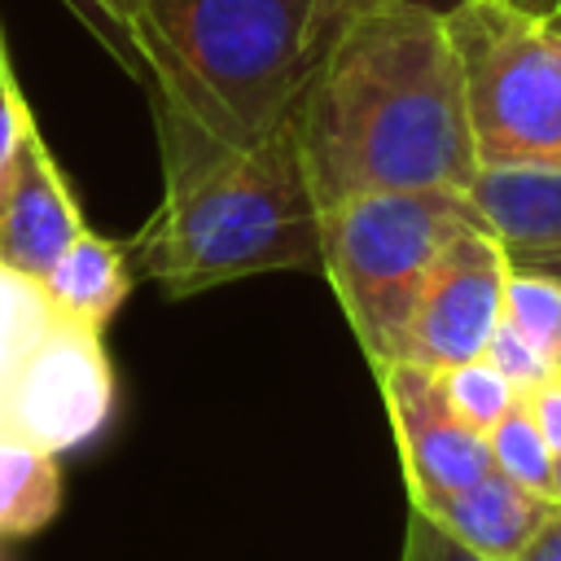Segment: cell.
Segmentation results:
<instances>
[{"label": "cell", "mask_w": 561, "mask_h": 561, "mask_svg": "<svg viewBox=\"0 0 561 561\" xmlns=\"http://www.w3.org/2000/svg\"><path fill=\"white\" fill-rule=\"evenodd\" d=\"M316 206L381 188H469L478 171L447 9L351 0L294 114Z\"/></svg>", "instance_id": "6da1fadb"}, {"label": "cell", "mask_w": 561, "mask_h": 561, "mask_svg": "<svg viewBox=\"0 0 561 561\" xmlns=\"http://www.w3.org/2000/svg\"><path fill=\"white\" fill-rule=\"evenodd\" d=\"M149 105L167 180L136 237V259L153 285L188 298L263 272L320 267V206L289 123L232 145L158 101Z\"/></svg>", "instance_id": "7a4b0ae2"}, {"label": "cell", "mask_w": 561, "mask_h": 561, "mask_svg": "<svg viewBox=\"0 0 561 561\" xmlns=\"http://www.w3.org/2000/svg\"><path fill=\"white\" fill-rule=\"evenodd\" d=\"M351 0H136L149 101L250 145L289 123Z\"/></svg>", "instance_id": "3957f363"}, {"label": "cell", "mask_w": 561, "mask_h": 561, "mask_svg": "<svg viewBox=\"0 0 561 561\" xmlns=\"http://www.w3.org/2000/svg\"><path fill=\"white\" fill-rule=\"evenodd\" d=\"M478 224L460 188H381L320 210V272L373 373L403 355L412 307L443 245Z\"/></svg>", "instance_id": "277c9868"}, {"label": "cell", "mask_w": 561, "mask_h": 561, "mask_svg": "<svg viewBox=\"0 0 561 561\" xmlns=\"http://www.w3.org/2000/svg\"><path fill=\"white\" fill-rule=\"evenodd\" d=\"M447 31L478 167L561 158V53L548 13L522 0H456Z\"/></svg>", "instance_id": "5b68a950"}, {"label": "cell", "mask_w": 561, "mask_h": 561, "mask_svg": "<svg viewBox=\"0 0 561 561\" xmlns=\"http://www.w3.org/2000/svg\"><path fill=\"white\" fill-rule=\"evenodd\" d=\"M114 408V368L101 346V329L57 311L48 333L26 355L4 412L0 434H18L53 456L83 447L101 434Z\"/></svg>", "instance_id": "8992f818"}, {"label": "cell", "mask_w": 561, "mask_h": 561, "mask_svg": "<svg viewBox=\"0 0 561 561\" xmlns=\"http://www.w3.org/2000/svg\"><path fill=\"white\" fill-rule=\"evenodd\" d=\"M508 272V250L482 224L456 232L421 285L399 359L425 364L434 373L478 359L504 316Z\"/></svg>", "instance_id": "52a82bcc"}, {"label": "cell", "mask_w": 561, "mask_h": 561, "mask_svg": "<svg viewBox=\"0 0 561 561\" xmlns=\"http://www.w3.org/2000/svg\"><path fill=\"white\" fill-rule=\"evenodd\" d=\"M377 381H381V399L399 443V465H403L412 504H430L447 491L478 482L486 469H495L486 434L465 425L451 412L434 368L394 359L377 368Z\"/></svg>", "instance_id": "ba28073f"}, {"label": "cell", "mask_w": 561, "mask_h": 561, "mask_svg": "<svg viewBox=\"0 0 561 561\" xmlns=\"http://www.w3.org/2000/svg\"><path fill=\"white\" fill-rule=\"evenodd\" d=\"M83 215L79 202L57 167V158L48 153L39 127L31 123L18 162H13V180L4 188L0 202V263L44 280L48 267L57 263V254L83 232Z\"/></svg>", "instance_id": "9c48e42d"}, {"label": "cell", "mask_w": 561, "mask_h": 561, "mask_svg": "<svg viewBox=\"0 0 561 561\" xmlns=\"http://www.w3.org/2000/svg\"><path fill=\"white\" fill-rule=\"evenodd\" d=\"M465 197L513 263L561 254V158L482 162Z\"/></svg>", "instance_id": "30bf717a"}, {"label": "cell", "mask_w": 561, "mask_h": 561, "mask_svg": "<svg viewBox=\"0 0 561 561\" xmlns=\"http://www.w3.org/2000/svg\"><path fill=\"white\" fill-rule=\"evenodd\" d=\"M412 508H425L434 522H443L456 539L486 552L491 561H513L522 552V543L539 530V522L548 517L552 500L517 486L500 469H486L478 482L447 491L430 504H412Z\"/></svg>", "instance_id": "8fae6325"}, {"label": "cell", "mask_w": 561, "mask_h": 561, "mask_svg": "<svg viewBox=\"0 0 561 561\" xmlns=\"http://www.w3.org/2000/svg\"><path fill=\"white\" fill-rule=\"evenodd\" d=\"M44 289L53 298V307L70 320H83L92 329H105L114 320V311L123 307V298L131 294V272H127V254L118 241L83 228L48 267Z\"/></svg>", "instance_id": "7c38bea8"}, {"label": "cell", "mask_w": 561, "mask_h": 561, "mask_svg": "<svg viewBox=\"0 0 561 561\" xmlns=\"http://www.w3.org/2000/svg\"><path fill=\"white\" fill-rule=\"evenodd\" d=\"M61 508V473L57 456L0 434V535H35Z\"/></svg>", "instance_id": "4fadbf2b"}, {"label": "cell", "mask_w": 561, "mask_h": 561, "mask_svg": "<svg viewBox=\"0 0 561 561\" xmlns=\"http://www.w3.org/2000/svg\"><path fill=\"white\" fill-rule=\"evenodd\" d=\"M53 320H57V307H53L44 280L22 276L0 263V412H4V399H9L26 355L48 333Z\"/></svg>", "instance_id": "5bb4252c"}, {"label": "cell", "mask_w": 561, "mask_h": 561, "mask_svg": "<svg viewBox=\"0 0 561 561\" xmlns=\"http://www.w3.org/2000/svg\"><path fill=\"white\" fill-rule=\"evenodd\" d=\"M486 447H491V465L513 478L517 486L526 491H539L552 500V465H557V451L548 447L543 430L535 425L526 399H517L491 430H486Z\"/></svg>", "instance_id": "9a60e30c"}, {"label": "cell", "mask_w": 561, "mask_h": 561, "mask_svg": "<svg viewBox=\"0 0 561 561\" xmlns=\"http://www.w3.org/2000/svg\"><path fill=\"white\" fill-rule=\"evenodd\" d=\"M500 320H508L526 342H535L552 364H561V280L513 263Z\"/></svg>", "instance_id": "2e32d148"}, {"label": "cell", "mask_w": 561, "mask_h": 561, "mask_svg": "<svg viewBox=\"0 0 561 561\" xmlns=\"http://www.w3.org/2000/svg\"><path fill=\"white\" fill-rule=\"evenodd\" d=\"M438 381H443V394H447L451 412H456L465 425L482 430V434L522 399V394L508 386V377H504L486 355L465 359V364H451V368H438Z\"/></svg>", "instance_id": "e0dca14e"}, {"label": "cell", "mask_w": 561, "mask_h": 561, "mask_svg": "<svg viewBox=\"0 0 561 561\" xmlns=\"http://www.w3.org/2000/svg\"><path fill=\"white\" fill-rule=\"evenodd\" d=\"M504 377H508V386L517 390V394H530L535 386H543L548 377H557L561 373V364H552L535 342H526L508 320H500L495 324V333H491V342H486V351H482Z\"/></svg>", "instance_id": "ac0fdd59"}, {"label": "cell", "mask_w": 561, "mask_h": 561, "mask_svg": "<svg viewBox=\"0 0 561 561\" xmlns=\"http://www.w3.org/2000/svg\"><path fill=\"white\" fill-rule=\"evenodd\" d=\"M35 114L22 96V83L13 75V61H9V48L0 39V202H4V188L13 180V162H18V149L31 131Z\"/></svg>", "instance_id": "d6986e66"}, {"label": "cell", "mask_w": 561, "mask_h": 561, "mask_svg": "<svg viewBox=\"0 0 561 561\" xmlns=\"http://www.w3.org/2000/svg\"><path fill=\"white\" fill-rule=\"evenodd\" d=\"M399 561H491V557L469 548L465 539H456L425 508H408V530H403V557Z\"/></svg>", "instance_id": "ffe728a7"}, {"label": "cell", "mask_w": 561, "mask_h": 561, "mask_svg": "<svg viewBox=\"0 0 561 561\" xmlns=\"http://www.w3.org/2000/svg\"><path fill=\"white\" fill-rule=\"evenodd\" d=\"M522 399H526V408H530L535 425L543 430L548 447L561 456V373H557V377H548L543 386H535V390H530V394H522Z\"/></svg>", "instance_id": "44dd1931"}, {"label": "cell", "mask_w": 561, "mask_h": 561, "mask_svg": "<svg viewBox=\"0 0 561 561\" xmlns=\"http://www.w3.org/2000/svg\"><path fill=\"white\" fill-rule=\"evenodd\" d=\"M513 561H561V504L552 500L548 517L539 522V530L522 543V552Z\"/></svg>", "instance_id": "7402d4cb"}, {"label": "cell", "mask_w": 561, "mask_h": 561, "mask_svg": "<svg viewBox=\"0 0 561 561\" xmlns=\"http://www.w3.org/2000/svg\"><path fill=\"white\" fill-rule=\"evenodd\" d=\"M101 9H105V13L136 39V0H101ZM136 48H140V44H136Z\"/></svg>", "instance_id": "603a6c76"}, {"label": "cell", "mask_w": 561, "mask_h": 561, "mask_svg": "<svg viewBox=\"0 0 561 561\" xmlns=\"http://www.w3.org/2000/svg\"><path fill=\"white\" fill-rule=\"evenodd\" d=\"M522 267H535V272H548L552 280H561V254H543V259H522Z\"/></svg>", "instance_id": "cb8c5ba5"}, {"label": "cell", "mask_w": 561, "mask_h": 561, "mask_svg": "<svg viewBox=\"0 0 561 561\" xmlns=\"http://www.w3.org/2000/svg\"><path fill=\"white\" fill-rule=\"evenodd\" d=\"M548 26H552V39H557V53H561V4L548 13Z\"/></svg>", "instance_id": "d4e9b609"}, {"label": "cell", "mask_w": 561, "mask_h": 561, "mask_svg": "<svg viewBox=\"0 0 561 561\" xmlns=\"http://www.w3.org/2000/svg\"><path fill=\"white\" fill-rule=\"evenodd\" d=\"M552 500L561 504V456H557V465H552Z\"/></svg>", "instance_id": "484cf974"}, {"label": "cell", "mask_w": 561, "mask_h": 561, "mask_svg": "<svg viewBox=\"0 0 561 561\" xmlns=\"http://www.w3.org/2000/svg\"><path fill=\"white\" fill-rule=\"evenodd\" d=\"M522 4H530V9H539V13H552L561 0H522Z\"/></svg>", "instance_id": "4316f807"}, {"label": "cell", "mask_w": 561, "mask_h": 561, "mask_svg": "<svg viewBox=\"0 0 561 561\" xmlns=\"http://www.w3.org/2000/svg\"><path fill=\"white\" fill-rule=\"evenodd\" d=\"M425 4H434V9H451L456 0H425Z\"/></svg>", "instance_id": "83f0119b"}, {"label": "cell", "mask_w": 561, "mask_h": 561, "mask_svg": "<svg viewBox=\"0 0 561 561\" xmlns=\"http://www.w3.org/2000/svg\"><path fill=\"white\" fill-rule=\"evenodd\" d=\"M0 39H4V35H0Z\"/></svg>", "instance_id": "f1b7e54d"}]
</instances>
